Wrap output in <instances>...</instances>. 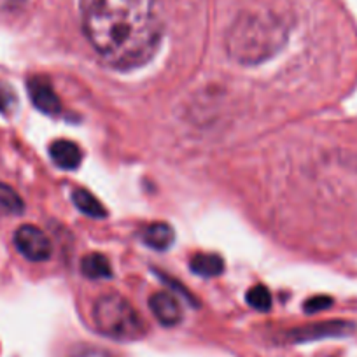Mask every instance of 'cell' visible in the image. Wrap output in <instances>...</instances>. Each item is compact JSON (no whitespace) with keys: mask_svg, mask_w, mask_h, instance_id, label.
Returning a JSON list of instances; mask_svg holds the SVG:
<instances>
[{"mask_svg":"<svg viewBox=\"0 0 357 357\" xmlns=\"http://www.w3.org/2000/svg\"><path fill=\"white\" fill-rule=\"evenodd\" d=\"M247 303L259 312H268L272 308V294L264 286H256L247 293Z\"/></svg>","mask_w":357,"mask_h":357,"instance_id":"cell-14","label":"cell"},{"mask_svg":"<svg viewBox=\"0 0 357 357\" xmlns=\"http://www.w3.org/2000/svg\"><path fill=\"white\" fill-rule=\"evenodd\" d=\"M142 240L147 247L154 250H168L175 242V231L167 222H154L147 226L142 233Z\"/></svg>","mask_w":357,"mask_h":357,"instance_id":"cell-9","label":"cell"},{"mask_svg":"<svg viewBox=\"0 0 357 357\" xmlns=\"http://www.w3.org/2000/svg\"><path fill=\"white\" fill-rule=\"evenodd\" d=\"M26 0H0V13H15L23 8Z\"/></svg>","mask_w":357,"mask_h":357,"instance_id":"cell-18","label":"cell"},{"mask_svg":"<svg viewBox=\"0 0 357 357\" xmlns=\"http://www.w3.org/2000/svg\"><path fill=\"white\" fill-rule=\"evenodd\" d=\"M72 202L77 207L79 212H82L84 215L91 219H104L107 218V211H105L104 205L100 204V200L93 197L86 190H75L72 195Z\"/></svg>","mask_w":357,"mask_h":357,"instance_id":"cell-12","label":"cell"},{"mask_svg":"<svg viewBox=\"0 0 357 357\" xmlns=\"http://www.w3.org/2000/svg\"><path fill=\"white\" fill-rule=\"evenodd\" d=\"M287 30L279 18L266 13L243 15L233 23L226 47L233 60L257 65L272 58L286 44Z\"/></svg>","mask_w":357,"mask_h":357,"instance_id":"cell-2","label":"cell"},{"mask_svg":"<svg viewBox=\"0 0 357 357\" xmlns=\"http://www.w3.org/2000/svg\"><path fill=\"white\" fill-rule=\"evenodd\" d=\"M81 272L82 275L88 277L91 280H104L112 277V268L107 257L104 254H88L84 259L81 261Z\"/></svg>","mask_w":357,"mask_h":357,"instance_id":"cell-10","label":"cell"},{"mask_svg":"<svg viewBox=\"0 0 357 357\" xmlns=\"http://www.w3.org/2000/svg\"><path fill=\"white\" fill-rule=\"evenodd\" d=\"M354 329L349 322H322V324L308 326V328H300L296 331L289 333V340L293 342H310V340L328 338V336H345Z\"/></svg>","mask_w":357,"mask_h":357,"instance_id":"cell-7","label":"cell"},{"mask_svg":"<svg viewBox=\"0 0 357 357\" xmlns=\"http://www.w3.org/2000/svg\"><path fill=\"white\" fill-rule=\"evenodd\" d=\"M0 212L8 215H20L25 212V202L8 184L0 183Z\"/></svg>","mask_w":357,"mask_h":357,"instance_id":"cell-13","label":"cell"},{"mask_svg":"<svg viewBox=\"0 0 357 357\" xmlns=\"http://www.w3.org/2000/svg\"><path fill=\"white\" fill-rule=\"evenodd\" d=\"M50 156L54 165L63 170H75L82 161L81 147L70 140H56L51 144Z\"/></svg>","mask_w":357,"mask_h":357,"instance_id":"cell-8","label":"cell"},{"mask_svg":"<svg viewBox=\"0 0 357 357\" xmlns=\"http://www.w3.org/2000/svg\"><path fill=\"white\" fill-rule=\"evenodd\" d=\"M16 97L15 91L6 82H0V114H8L15 109Z\"/></svg>","mask_w":357,"mask_h":357,"instance_id":"cell-16","label":"cell"},{"mask_svg":"<svg viewBox=\"0 0 357 357\" xmlns=\"http://www.w3.org/2000/svg\"><path fill=\"white\" fill-rule=\"evenodd\" d=\"M93 324L100 335L116 342H137L147 335L142 315L118 293L104 294L95 301Z\"/></svg>","mask_w":357,"mask_h":357,"instance_id":"cell-3","label":"cell"},{"mask_svg":"<svg viewBox=\"0 0 357 357\" xmlns=\"http://www.w3.org/2000/svg\"><path fill=\"white\" fill-rule=\"evenodd\" d=\"M149 308L161 326L174 328L183 321L181 303L170 293H154L149 298Z\"/></svg>","mask_w":357,"mask_h":357,"instance_id":"cell-6","label":"cell"},{"mask_svg":"<svg viewBox=\"0 0 357 357\" xmlns=\"http://www.w3.org/2000/svg\"><path fill=\"white\" fill-rule=\"evenodd\" d=\"M329 305H331V300H328V298H314V300L307 301L305 303V310L307 312H317V310H322V308H328Z\"/></svg>","mask_w":357,"mask_h":357,"instance_id":"cell-17","label":"cell"},{"mask_svg":"<svg viewBox=\"0 0 357 357\" xmlns=\"http://www.w3.org/2000/svg\"><path fill=\"white\" fill-rule=\"evenodd\" d=\"M191 272L200 277H218L225 272V261L218 254H197L191 259Z\"/></svg>","mask_w":357,"mask_h":357,"instance_id":"cell-11","label":"cell"},{"mask_svg":"<svg viewBox=\"0 0 357 357\" xmlns=\"http://www.w3.org/2000/svg\"><path fill=\"white\" fill-rule=\"evenodd\" d=\"M81 22L91 47L118 70L149 63L163 39L156 0H81Z\"/></svg>","mask_w":357,"mask_h":357,"instance_id":"cell-1","label":"cell"},{"mask_svg":"<svg viewBox=\"0 0 357 357\" xmlns=\"http://www.w3.org/2000/svg\"><path fill=\"white\" fill-rule=\"evenodd\" d=\"M68 357H119V356L116 352H112V350L105 349V347L81 343V345H75L74 349L70 350Z\"/></svg>","mask_w":357,"mask_h":357,"instance_id":"cell-15","label":"cell"},{"mask_svg":"<svg viewBox=\"0 0 357 357\" xmlns=\"http://www.w3.org/2000/svg\"><path fill=\"white\" fill-rule=\"evenodd\" d=\"M15 242L16 250L22 254L25 259L32 261V263H43L47 261L53 254V247H51L50 238L43 229L32 225L20 226L15 231Z\"/></svg>","mask_w":357,"mask_h":357,"instance_id":"cell-4","label":"cell"},{"mask_svg":"<svg viewBox=\"0 0 357 357\" xmlns=\"http://www.w3.org/2000/svg\"><path fill=\"white\" fill-rule=\"evenodd\" d=\"M26 88H29L30 100L36 105V109H39L40 112L47 116L60 114V98L46 77H30Z\"/></svg>","mask_w":357,"mask_h":357,"instance_id":"cell-5","label":"cell"}]
</instances>
